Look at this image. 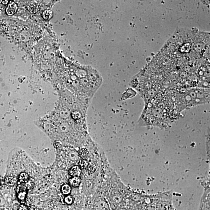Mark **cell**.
<instances>
[{"instance_id":"cell-13","label":"cell","mask_w":210,"mask_h":210,"mask_svg":"<svg viewBox=\"0 0 210 210\" xmlns=\"http://www.w3.org/2000/svg\"><path fill=\"white\" fill-rule=\"evenodd\" d=\"M18 210H28V208L27 206L24 205V204H22L20 205Z\"/></svg>"},{"instance_id":"cell-14","label":"cell","mask_w":210,"mask_h":210,"mask_svg":"<svg viewBox=\"0 0 210 210\" xmlns=\"http://www.w3.org/2000/svg\"><path fill=\"white\" fill-rule=\"evenodd\" d=\"M89 171L90 172H94L96 169L95 166L94 165H90V166H88Z\"/></svg>"},{"instance_id":"cell-10","label":"cell","mask_w":210,"mask_h":210,"mask_svg":"<svg viewBox=\"0 0 210 210\" xmlns=\"http://www.w3.org/2000/svg\"><path fill=\"white\" fill-rule=\"evenodd\" d=\"M53 13L50 10H46L42 13V17L45 20H49L53 17Z\"/></svg>"},{"instance_id":"cell-5","label":"cell","mask_w":210,"mask_h":210,"mask_svg":"<svg viewBox=\"0 0 210 210\" xmlns=\"http://www.w3.org/2000/svg\"><path fill=\"white\" fill-rule=\"evenodd\" d=\"M61 192L64 195L67 196L70 195L71 192V186L68 184H64L61 186Z\"/></svg>"},{"instance_id":"cell-4","label":"cell","mask_w":210,"mask_h":210,"mask_svg":"<svg viewBox=\"0 0 210 210\" xmlns=\"http://www.w3.org/2000/svg\"><path fill=\"white\" fill-rule=\"evenodd\" d=\"M82 179L79 177H72L70 178L68 180L69 185L71 186L74 188L78 187L80 185Z\"/></svg>"},{"instance_id":"cell-7","label":"cell","mask_w":210,"mask_h":210,"mask_svg":"<svg viewBox=\"0 0 210 210\" xmlns=\"http://www.w3.org/2000/svg\"><path fill=\"white\" fill-rule=\"evenodd\" d=\"M17 179L14 176H8L5 179V183L8 186H13L17 182Z\"/></svg>"},{"instance_id":"cell-6","label":"cell","mask_w":210,"mask_h":210,"mask_svg":"<svg viewBox=\"0 0 210 210\" xmlns=\"http://www.w3.org/2000/svg\"><path fill=\"white\" fill-rule=\"evenodd\" d=\"M78 153L81 158L86 159L90 154V152L87 148H82L79 149Z\"/></svg>"},{"instance_id":"cell-8","label":"cell","mask_w":210,"mask_h":210,"mask_svg":"<svg viewBox=\"0 0 210 210\" xmlns=\"http://www.w3.org/2000/svg\"><path fill=\"white\" fill-rule=\"evenodd\" d=\"M29 177L28 174L25 172H22L18 177L19 182L22 184L26 183L28 182Z\"/></svg>"},{"instance_id":"cell-16","label":"cell","mask_w":210,"mask_h":210,"mask_svg":"<svg viewBox=\"0 0 210 210\" xmlns=\"http://www.w3.org/2000/svg\"><path fill=\"white\" fill-rule=\"evenodd\" d=\"M1 182H2V178L1 176H0V186H1Z\"/></svg>"},{"instance_id":"cell-2","label":"cell","mask_w":210,"mask_h":210,"mask_svg":"<svg viewBox=\"0 0 210 210\" xmlns=\"http://www.w3.org/2000/svg\"><path fill=\"white\" fill-rule=\"evenodd\" d=\"M18 7L15 3L12 2L9 4L6 9V13L8 15H12L17 12Z\"/></svg>"},{"instance_id":"cell-3","label":"cell","mask_w":210,"mask_h":210,"mask_svg":"<svg viewBox=\"0 0 210 210\" xmlns=\"http://www.w3.org/2000/svg\"><path fill=\"white\" fill-rule=\"evenodd\" d=\"M68 173L72 177H79L82 173V169L78 165H75L70 169Z\"/></svg>"},{"instance_id":"cell-11","label":"cell","mask_w":210,"mask_h":210,"mask_svg":"<svg viewBox=\"0 0 210 210\" xmlns=\"http://www.w3.org/2000/svg\"><path fill=\"white\" fill-rule=\"evenodd\" d=\"M74 200H75V198L74 196L70 194L66 196L64 198V202L67 205H71L73 204Z\"/></svg>"},{"instance_id":"cell-9","label":"cell","mask_w":210,"mask_h":210,"mask_svg":"<svg viewBox=\"0 0 210 210\" xmlns=\"http://www.w3.org/2000/svg\"><path fill=\"white\" fill-rule=\"evenodd\" d=\"M96 210H109V207L107 203L104 202H101L96 205Z\"/></svg>"},{"instance_id":"cell-1","label":"cell","mask_w":210,"mask_h":210,"mask_svg":"<svg viewBox=\"0 0 210 210\" xmlns=\"http://www.w3.org/2000/svg\"><path fill=\"white\" fill-rule=\"evenodd\" d=\"M16 194L18 200L20 202H24L26 199L28 193V189L27 187L23 184H20L16 188Z\"/></svg>"},{"instance_id":"cell-15","label":"cell","mask_w":210,"mask_h":210,"mask_svg":"<svg viewBox=\"0 0 210 210\" xmlns=\"http://www.w3.org/2000/svg\"><path fill=\"white\" fill-rule=\"evenodd\" d=\"M2 3L3 4H7L8 3V2H9V1H2Z\"/></svg>"},{"instance_id":"cell-12","label":"cell","mask_w":210,"mask_h":210,"mask_svg":"<svg viewBox=\"0 0 210 210\" xmlns=\"http://www.w3.org/2000/svg\"><path fill=\"white\" fill-rule=\"evenodd\" d=\"M88 162L87 160L85 159L82 158L80 160L78 164V166L80 167L81 169L86 168L88 167Z\"/></svg>"}]
</instances>
